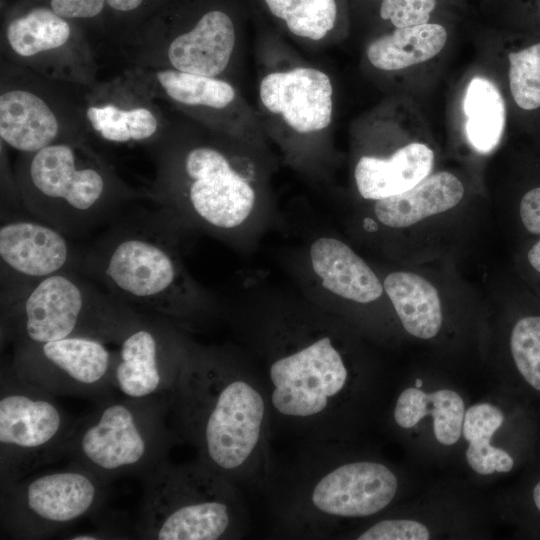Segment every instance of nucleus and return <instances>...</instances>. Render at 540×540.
<instances>
[{
	"instance_id": "1",
	"label": "nucleus",
	"mask_w": 540,
	"mask_h": 540,
	"mask_svg": "<svg viewBox=\"0 0 540 540\" xmlns=\"http://www.w3.org/2000/svg\"><path fill=\"white\" fill-rule=\"evenodd\" d=\"M169 410L200 461L227 478L244 468L262 436L266 406L220 352L192 345Z\"/></svg>"
},
{
	"instance_id": "2",
	"label": "nucleus",
	"mask_w": 540,
	"mask_h": 540,
	"mask_svg": "<svg viewBox=\"0 0 540 540\" xmlns=\"http://www.w3.org/2000/svg\"><path fill=\"white\" fill-rule=\"evenodd\" d=\"M252 150L258 149L237 141L197 144L174 155L160 182L166 213L221 238L244 231L265 194L264 173Z\"/></svg>"
},
{
	"instance_id": "3",
	"label": "nucleus",
	"mask_w": 540,
	"mask_h": 540,
	"mask_svg": "<svg viewBox=\"0 0 540 540\" xmlns=\"http://www.w3.org/2000/svg\"><path fill=\"white\" fill-rule=\"evenodd\" d=\"M85 266L109 292L143 315L175 325L212 310L172 240L146 227L122 228L87 255Z\"/></svg>"
},
{
	"instance_id": "4",
	"label": "nucleus",
	"mask_w": 540,
	"mask_h": 540,
	"mask_svg": "<svg viewBox=\"0 0 540 540\" xmlns=\"http://www.w3.org/2000/svg\"><path fill=\"white\" fill-rule=\"evenodd\" d=\"M143 316L70 270L1 291V325L14 344L88 337L118 345Z\"/></svg>"
},
{
	"instance_id": "5",
	"label": "nucleus",
	"mask_w": 540,
	"mask_h": 540,
	"mask_svg": "<svg viewBox=\"0 0 540 540\" xmlns=\"http://www.w3.org/2000/svg\"><path fill=\"white\" fill-rule=\"evenodd\" d=\"M76 421L65 455L106 482L135 476L144 480L167 459L174 436L160 397L109 398Z\"/></svg>"
},
{
	"instance_id": "6",
	"label": "nucleus",
	"mask_w": 540,
	"mask_h": 540,
	"mask_svg": "<svg viewBox=\"0 0 540 540\" xmlns=\"http://www.w3.org/2000/svg\"><path fill=\"white\" fill-rule=\"evenodd\" d=\"M227 478L201 461H163L144 480L136 532L151 540H217L230 536L236 511Z\"/></svg>"
},
{
	"instance_id": "7",
	"label": "nucleus",
	"mask_w": 540,
	"mask_h": 540,
	"mask_svg": "<svg viewBox=\"0 0 540 540\" xmlns=\"http://www.w3.org/2000/svg\"><path fill=\"white\" fill-rule=\"evenodd\" d=\"M20 178L25 207L65 235L92 228L108 218L119 201L104 167L65 143L28 154Z\"/></svg>"
},
{
	"instance_id": "8",
	"label": "nucleus",
	"mask_w": 540,
	"mask_h": 540,
	"mask_svg": "<svg viewBox=\"0 0 540 540\" xmlns=\"http://www.w3.org/2000/svg\"><path fill=\"white\" fill-rule=\"evenodd\" d=\"M75 424L52 393L2 368L0 486L65 455Z\"/></svg>"
},
{
	"instance_id": "9",
	"label": "nucleus",
	"mask_w": 540,
	"mask_h": 540,
	"mask_svg": "<svg viewBox=\"0 0 540 540\" xmlns=\"http://www.w3.org/2000/svg\"><path fill=\"white\" fill-rule=\"evenodd\" d=\"M69 469L1 487V528L15 539H44L95 512L108 482L71 463Z\"/></svg>"
},
{
	"instance_id": "10",
	"label": "nucleus",
	"mask_w": 540,
	"mask_h": 540,
	"mask_svg": "<svg viewBox=\"0 0 540 540\" xmlns=\"http://www.w3.org/2000/svg\"><path fill=\"white\" fill-rule=\"evenodd\" d=\"M257 97L264 131L293 156L325 139L332 125L333 83L317 67L270 68L259 78Z\"/></svg>"
},
{
	"instance_id": "11",
	"label": "nucleus",
	"mask_w": 540,
	"mask_h": 540,
	"mask_svg": "<svg viewBox=\"0 0 540 540\" xmlns=\"http://www.w3.org/2000/svg\"><path fill=\"white\" fill-rule=\"evenodd\" d=\"M271 403L281 415L308 418L327 410L348 380L344 358L323 330L286 343L269 366Z\"/></svg>"
},
{
	"instance_id": "12",
	"label": "nucleus",
	"mask_w": 540,
	"mask_h": 540,
	"mask_svg": "<svg viewBox=\"0 0 540 540\" xmlns=\"http://www.w3.org/2000/svg\"><path fill=\"white\" fill-rule=\"evenodd\" d=\"M114 351L88 337L45 343L14 344L13 372L53 395L87 398L98 403L113 397Z\"/></svg>"
},
{
	"instance_id": "13",
	"label": "nucleus",
	"mask_w": 540,
	"mask_h": 540,
	"mask_svg": "<svg viewBox=\"0 0 540 540\" xmlns=\"http://www.w3.org/2000/svg\"><path fill=\"white\" fill-rule=\"evenodd\" d=\"M191 347L177 325L144 315L114 351L115 389L125 397H160L170 404Z\"/></svg>"
},
{
	"instance_id": "14",
	"label": "nucleus",
	"mask_w": 540,
	"mask_h": 540,
	"mask_svg": "<svg viewBox=\"0 0 540 540\" xmlns=\"http://www.w3.org/2000/svg\"><path fill=\"white\" fill-rule=\"evenodd\" d=\"M72 258L65 234L47 223L13 220L0 227L2 288L70 270Z\"/></svg>"
},
{
	"instance_id": "15",
	"label": "nucleus",
	"mask_w": 540,
	"mask_h": 540,
	"mask_svg": "<svg viewBox=\"0 0 540 540\" xmlns=\"http://www.w3.org/2000/svg\"><path fill=\"white\" fill-rule=\"evenodd\" d=\"M398 480L385 465L358 461L340 465L314 485L310 500L322 514L358 518L373 515L395 497Z\"/></svg>"
},
{
	"instance_id": "16",
	"label": "nucleus",
	"mask_w": 540,
	"mask_h": 540,
	"mask_svg": "<svg viewBox=\"0 0 540 540\" xmlns=\"http://www.w3.org/2000/svg\"><path fill=\"white\" fill-rule=\"evenodd\" d=\"M308 263L315 284L325 295L368 304L385 292L370 266L338 238H316L308 249Z\"/></svg>"
},
{
	"instance_id": "17",
	"label": "nucleus",
	"mask_w": 540,
	"mask_h": 540,
	"mask_svg": "<svg viewBox=\"0 0 540 540\" xmlns=\"http://www.w3.org/2000/svg\"><path fill=\"white\" fill-rule=\"evenodd\" d=\"M157 80L173 101L188 108L224 113L261 149L265 131L257 112L241 96L238 89L221 77H208L164 69L156 73Z\"/></svg>"
},
{
	"instance_id": "18",
	"label": "nucleus",
	"mask_w": 540,
	"mask_h": 540,
	"mask_svg": "<svg viewBox=\"0 0 540 540\" xmlns=\"http://www.w3.org/2000/svg\"><path fill=\"white\" fill-rule=\"evenodd\" d=\"M237 48L236 27L224 11L210 10L188 31L176 36L167 57L173 69L208 77H221Z\"/></svg>"
},
{
	"instance_id": "19",
	"label": "nucleus",
	"mask_w": 540,
	"mask_h": 540,
	"mask_svg": "<svg viewBox=\"0 0 540 540\" xmlns=\"http://www.w3.org/2000/svg\"><path fill=\"white\" fill-rule=\"evenodd\" d=\"M434 152L426 144L411 142L387 157L362 155L354 167L359 195L377 201L403 193L430 175Z\"/></svg>"
},
{
	"instance_id": "20",
	"label": "nucleus",
	"mask_w": 540,
	"mask_h": 540,
	"mask_svg": "<svg viewBox=\"0 0 540 540\" xmlns=\"http://www.w3.org/2000/svg\"><path fill=\"white\" fill-rule=\"evenodd\" d=\"M464 196V186L446 171L428 175L411 189L374 201L377 220L390 228H406L427 217L455 207Z\"/></svg>"
},
{
	"instance_id": "21",
	"label": "nucleus",
	"mask_w": 540,
	"mask_h": 540,
	"mask_svg": "<svg viewBox=\"0 0 540 540\" xmlns=\"http://www.w3.org/2000/svg\"><path fill=\"white\" fill-rule=\"evenodd\" d=\"M59 133L58 120L38 95L21 89L0 96V136L10 147L35 153L54 144Z\"/></svg>"
},
{
	"instance_id": "22",
	"label": "nucleus",
	"mask_w": 540,
	"mask_h": 540,
	"mask_svg": "<svg viewBox=\"0 0 540 540\" xmlns=\"http://www.w3.org/2000/svg\"><path fill=\"white\" fill-rule=\"evenodd\" d=\"M447 39L446 27L430 21L394 28L373 39L365 54L372 67L385 72L399 71L434 58L445 47Z\"/></svg>"
},
{
	"instance_id": "23",
	"label": "nucleus",
	"mask_w": 540,
	"mask_h": 540,
	"mask_svg": "<svg viewBox=\"0 0 540 540\" xmlns=\"http://www.w3.org/2000/svg\"><path fill=\"white\" fill-rule=\"evenodd\" d=\"M404 329L420 339H431L442 325L441 301L437 289L425 278L411 272L397 271L383 281Z\"/></svg>"
},
{
	"instance_id": "24",
	"label": "nucleus",
	"mask_w": 540,
	"mask_h": 540,
	"mask_svg": "<svg viewBox=\"0 0 540 540\" xmlns=\"http://www.w3.org/2000/svg\"><path fill=\"white\" fill-rule=\"evenodd\" d=\"M426 415L433 417V431L439 443L450 446L459 440L465 406L457 392L440 389L426 393L420 388L409 387L399 395L394 419L400 427L412 428Z\"/></svg>"
},
{
	"instance_id": "25",
	"label": "nucleus",
	"mask_w": 540,
	"mask_h": 540,
	"mask_svg": "<svg viewBox=\"0 0 540 540\" xmlns=\"http://www.w3.org/2000/svg\"><path fill=\"white\" fill-rule=\"evenodd\" d=\"M463 112L471 146L480 153L496 148L506 123V106L499 88L488 78L473 77L465 90Z\"/></svg>"
},
{
	"instance_id": "26",
	"label": "nucleus",
	"mask_w": 540,
	"mask_h": 540,
	"mask_svg": "<svg viewBox=\"0 0 540 540\" xmlns=\"http://www.w3.org/2000/svg\"><path fill=\"white\" fill-rule=\"evenodd\" d=\"M503 421V412L490 403H478L465 411L462 432L469 443L466 460L469 466L481 475L506 473L513 468L512 456L490 444L492 436Z\"/></svg>"
},
{
	"instance_id": "27",
	"label": "nucleus",
	"mask_w": 540,
	"mask_h": 540,
	"mask_svg": "<svg viewBox=\"0 0 540 540\" xmlns=\"http://www.w3.org/2000/svg\"><path fill=\"white\" fill-rule=\"evenodd\" d=\"M269 12L294 37L322 44L331 36L339 19L336 0H264Z\"/></svg>"
},
{
	"instance_id": "28",
	"label": "nucleus",
	"mask_w": 540,
	"mask_h": 540,
	"mask_svg": "<svg viewBox=\"0 0 540 540\" xmlns=\"http://www.w3.org/2000/svg\"><path fill=\"white\" fill-rule=\"evenodd\" d=\"M507 53V82L515 107L528 117L540 113V33L522 32Z\"/></svg>"
},
{
	"instance_id": "29",
	"label": "nucleus",
	"mask_w": 540,
	"mask_h": 540,
	"mask_svg": "<svg viewBox=\"0 0 540 540\" xmlns=\"http://www.w3.org/2000/svg\"><path fill=\"white\" fill-rule=\"evenodd\" d=\"M70 34L71 28L65 18L45 7L35 8L13 19L6 29L10 47L21 57L60 48Z\"/></svg>"
},
{
	"instance_id": "30",
	"label": "nucleus",
	"mask_w": 540,
	"mask_h": 540,
	"mask_svg": "<svg viewBox=\"0 0 540 540\" xmlns=\"http://www.w3.org/2000/svg\"><path fill=\"white\" fill-rule=\"evenodd\" d=\"M510 351L520 375L540 392V315H526L515 322Z\"/></svg>"
},
{
	"instance_id": "31",
	"label": "nucleus",
	"mask_w": 540,
	"mask_h": 540,
	"mask_svg": "<svg viewBox=\"0 0 540 540\" xmlns=\"http://www.w3.org/2000/svg\"><path fill=\"white\" fill-rule=\"evenodd\" d=\"M378 14L394 28H403L433 21L443 0H377Z\"/></svg>"
},
{
	"instance_id": "32",
	"label": "nucleus",
	"mask_w": 540,
	"mask_h": 540,
	"mask_svg": "<svg viewBox=\"0 0 540 540\" xmlns=\"http://www.w3.org/2000/svg\"><path fill=\"white\" fill-rule=\"evenodd\" d=\"M86 115L92 127L108 141L124 143L132 140L130 132L131 110L115 105L91 106Z\"/></svg>"
},
{
	"instance_id": "33",
	"label": "nucleus",
	"mask_w": 540,
	"mask_h": 540,
	"mask_svg": "<svg viewBox=\"0 0 540 540\" xmlns=\"http://www.w3.org/2000/svg\"><path fill=\"white\" fill-rule=\"evenodd\" d=\"M359 540H427L429 529L421 522L409 519L380 521L358 537Z\"/></svg>"
},
{
	"instance_id": "34",
	"label": "nucleus",
	"mask_w": 540,
	"mask_h": 540,
	"mask_svg": "<svg viewBox=\"0 0 540 540\" xmlns=\"http://www.w3.org/2000/svg\"><path fill=\"white\" fill-rule=\"evenodd\" d=\"M504 18L521 32L540 33V0H493Z\"/></svg>"
},
{
	"instance_id": "35",
	"label": "nucleus",
	"mask_w": 540,
	"mask_h": 540,
	"mask_svg": "<svg viewBox=\"0 0 540 540\" xmlns=\"http://www.w3.org/2000/svg\"><path fill=\"white\" fill-rule=\"evenodd\" d=\"M105 0H50L51 9L65 19L91 18L98 15Z\"/></svg>"
},
{
	"instance_id": "36",
	"label": "nucleus",
	"mask_w": 540,
	"mask_h": 540,
	"mask_svg": "<svg viewBox=\"0 0 540 540\" xmlns=\"http://www.w3.org/2000/svg\"><path fill=\"white\" fill-rule=\"evenodd\" d=\"M525 264L540 287V238H536L526 250Z\"/></svg>"
},
{
	"instance_id": "37",
	"label": "nucleus",
	"mask_w": 540,
	"mask_h": 540,
	"mask_svg": "<svg viewBox=\"0 0 540 540\" xmlns=\"http://www.w3.org/2000/svg\"><path fill=\"white\" fill-rule=\"evenodd\" d=\"M113 9L118 11H132L138 8L143 0H105Z\"/></svg>"
},
{
	"instance_id": "38",
	"label": "nucleus",
	"mask_w": 540,
	"mask_h": 540,
	"mask_svg": "<svg viewBox=\"0 0 540 540\" xmlns=\"http://www.w3.org/2000/svg\"><path fill=\"white\" fill-rule=\"evenodd\" d=\"M532 498L536 508L540 512V481L533 488Z\"/></svg>"
},
{
	"instance_id": "39",
	"label": "nucleus",
	"mask_w": 540,
	"mask_h": 540,
	"mask_svg": "<svg viewBox=\"0 0 540 540\" xmlns=\"http://www.w3.org/2000/svg\"><path fill=\"white\" fill-rule=\"evenodd\" d=\"M423 382L421 379H416L415 381V387L420 388L422 386Z\"/></svg>"
}]
</instances>
